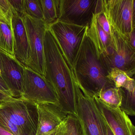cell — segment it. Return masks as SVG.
<instances>
[{
    "label": "cell",
    "mask_w": 135,
    "mask_h": 135,
    "mask_svg": "<svg viewBox=\"0 0 135 135\" xmlns=\"http://www.w3.org/2000/svg\"><path fill=\"white\" fill-rule=\"evenodd\" d=\"M44 49L45 78L55 91L63 110L77 117L75 90L78 83L72 67L49 26L45 33Z\"/></svg>",
    "instance_id": "6da1fadb"
},
{
    "label": "cell",
    "mask_w": 135,
    "mask_h": 135,
    "mask_svg": "<svg viewBox=\"0 0 135 135\" xmlns=\"http://www.w3.org/2000/svg\"><path fill=\"white\" fill-rule=\"evenodd\" d=\"M73 68L80 89L91 96L98 97L102 91L115 87L107 77L109 71L101 57H99L86 31L75 56Z\"/></svg>",
    "instance_id": "7a4b0ae2"
},
{
    "label": "cell",
    "mask_w": 135,
    "mask_h": 135,
    "mask_svg": "<svg viewBox=\"0 0 135 135\" xmlns=\"http://www.w3.org/2000/svg\"><path fill=\"white\" fill-rule=\"evenodd\" d=\"M110 32L111 43L108 54L105 57L101 56L102 60L108 71L116 68L133 78L135 73V49L125 36L112 27H110Z\"/></svg>",
    "instance_id": "3957f363"
},
{
    "label": "cell",
    "mask_w": 135,
    "mask_h": 135,
    "mask_svg": "<svg viewBox=\"0 0 135 135\" xmlns=\"http://www.w3.org/2000/svg\"><path fill=\"white\" fill-rule=\"evenodd\" d=\"M27 34L30 49V58L26 67L45 77V61L44 41L46 31L49 27L44 20L22 16Z\"/></svg>",
    "instance_id": "277c9868"
},
{
    "label": "cell",
    "mask_w": 135,
    "mask_h": 135,
    "mask_svg": "<svg viewBox=\"0 0 135 135\" xmlns=\"http://www.w3.org/2000/svg\"><path fill=\"white\" fill-rule=\"evenodd\" d=\"M75 93L77 117L83 125L86 135H107L106 122L94 97L81 90L78 85Z\"/></svg>",
    "instance_id": "5b68a950"
},
{
    "label": "cell",
    "mask_w": 135,
    "mask_h": 135,
    "mask_svg": "<svg viewBox=\"0 0 135 135\" xmlns=\"http://www.w3.org/2000/svg\"><path fill=\"white\" fill-rule=\"evenodd\" d=\"M102 10L110 27L127 38L135 30V0H101Z\"/></svg>",
    "instance_id": "8992f818"
},
{
    "label": "cell",
    "mask_w": 135,
    "mask_h": 135,
    "mask_svg": "<svg viewBox=\"0 0 135 135\" xmlns=\"http://www.w3.org/2000/svg\"><path fill=\"white\" fill-rule=\"evenodd\" d=\"M20 99L34 105H59L55 91L45 77L25 67L22 91Z\"/></svg>",
    "instance_id": "52a82bcc"
},
{
    "label": "cell",
    "mask_w": 135,
    "mask_h": 135,
    "mask_svg": "<svg viewBox=\"0 0 135 135\" xmlns=\"http://www.w3.org/2000/svg\"><path fill=\"white\" fill-rule=\"evenodd\" d=\"M0 111L18 127L23 135H36L38 121L36 105L15 98L0 106Z\"/></svg>",
    "instance_id": "ba28073f"
},
{
    "label": "cell",
    "mask_w": 135,
    "mask_h": 135,
    "mask_svg": "<svg viewBox=\"0 0 135 135\" xmlns=\"http://www.w3.org/2000/svg\"><path fill=\"white\" fill-rule=\"evenodd\" d=\"M49 26L73 68L75 56L88 26H77L59 20Z\"/></svg>",
    "instance_id": "9c48e42d"
},
{
    "label": "cell",
    "mask_w": 135,
    "mask_h": 135,
    "mask_svg": "<svg viewBox=\"0 0 135 135\" xmlns=\"http://www.w3.org/2000/svg\"><path fill=\"white\" fill-rule=\"evenodd\" d=\"M58 20L89 26L95 14L98 0H58Z\"/></svg>",
    "instance_id": "30bf717a"
},
{
    "label": "cell",
    "mask_w": 135,
    "mask_h": 135,
    "mask_svg": "<svg viewBox=\"0 0 135 135\" xmlns=\"http://www.w3.org/2000/svg\"><path fill=\"white\" fill-rule=\"evenodd\" d=\"M1 77L15 98H20L22 91L24 69L23 65L15 56L0 50Z\"/></svg>",
    "instance_id": "8fae6325"
},
{
    "label": "cell",
    "mask_w": 135,
    "mask_h": 135,
    "mask_svg": "<svg viewBox=\"0 0 135 135\" xmlns=\"http://www.w3.org/2000/svg\"><path fill=\"white\" fill-rule=\"evenodd\" d=\"M38 121L36 135H46L57 130L68 114L59 105L37 104Z\"/></svg>",
    "instance_id": "7c38bea8"
},
{
    "label": "cell",
    "mask_w": 135,
    "mask_h": 135,
    "mask_svg": "<svg viewBox=\"0 0 135 135\" xmlns=\"http://www.w3.org/2000/svg\"><path fill=\"white\" fill-rule=\"evenodd\" d=\"M107 124L114 135H135V127L127 115L120 108H112L94 97Z\"/></svg>",
    "instance_id": "4fadbf2b"
},
{
    "label": "cell",
    "mask_w": 135,
    "mask_h": 135,
    "mask_svg": "<svg viewBox=\"0 0 135 135\" xmlns=\"http://www.w3.org/2000/svg\"><path fill=\"white\" fill-rule=\"evenodd\" d=\"M11 8L12 27L14 37L15 56L26 67L30 60V49L22 16L16 11L12 7Z\"/></svg>",
    "instance_id": "5bb4252c"
},
{
    "label": "cell",
    "mask_w": 135,
    "mask_h": 135,
    "mask_svg": "<svg viewBox=\"0 0 135 135\" xmlns=\"http://www.w3.org/2000/svg\"><path fill=\"white\" fill-rule=\"evenodd\" d=\"M86 34L94 44L99 58L101 56H106L111 43L110 35L106 33L99 26L95 14L90 24L87 27Z\"/></svg>",
    "instance_id": "9a60e30c"
},
{
    "label": "cell",
    "mask_w": 135,
    "mask_h": 135,
    "mask_svg": "<svg viewBox=\"0 0 135 135\" xmlns=\"http://www.w3.org/2000/svg\"><path fill=\"white\" fill-rule=\"evenodd\" d=\"M107 77L114 83L115 87L124 88L129 91H135L134 79L130 78L124 71L116 68L110 69Z\"/></svg>",
    "instance_id": "2e32d148"
},
{
    "label": "cell",
    "mask_w": 135,
    "mask_h": 135,
    "mask_svg": "<svg viewBox=\"0 0 135 135\" xmlns=\"http://www.w3.org/2000/svg\"><path fill=\"white\" fill-rule=\"evenodd\" d=\"M0 50L11 56H15L14 37L12 26L1 22Z\"/></svg>",
    "instance_id": "e0dca14e"
},
{
    "label": "cell",
    "mask_w": 135,
    "mask_h": 135,
    "mask_svg": "<svg viewBox=\"0 0 135 135\" xmlns=\"http://www.w3.org/2000/svg\"><path fill=\"white\" fill-rule=\"evenodd\" d=\"M43 20L49 25L58 20V0H39Z\"/></svg>",
    "instance_id": "ac0fdd59"
},
{
    "label": "cell",
    "mask_w": 135,
    "mask_h": 135,
    "mask_svg": "<svg viewBox=\"0 0 135 135\" xmlns=\"http://www.w3.org/2000/svg\"><path fill=\"white\" fill-rule=\"evenodd\" d=\"M98 98L104 104L111 108H120L121 104L122 97L120 88H110L102 91Z\"/></svg>",
    "instance_id": "d6986e66"
},
{
    "label": "cell",
    "mask_w": 135,
    "mask_h": 135,
    "mask_svg": "<svg viewBox=\"0 0 135 135\" xmlns=\"http://www.w3.org/2000/svg\"><path fill=\"white\" fill-rule=\"evenodd\" d=\"M64 124V135H86L83 125L76 116L68 114Z\"/></svg>",
    "instance_id": "ffe728a7"
},
{
    "label": "cell",
    "mask_w": 135,
    "mask_h": 135,
    "mask_svg": "<svg viewBox=\"0 0 135 135\" xmlns=\"http://www.w3.org/2000/svg\"><path fill=\"white\" fill-rule=\"evenodd\" d=\"M121 92L122 102L120 108L127 115H135V91H129L120 88Z\"/></svg>",
    "instance_id": "44dd1931"
},
{
    "label": "cell",
    "mask_w": 135,
    "mask_h": 135,
    "mask_svg": "<svg viewBox=\"0 0 135 135\" xmlns=\"http://www.w3.org/2000/svg\"><path fill=\"white\" fill-rule=\"evenodd\" d=\"M24 15L43 20L41 7L39 0H23Z\"/></svg>",
    "instance_id": "7402d4cb"
},
{
    "label": "cell",
    "mask_w": 135,
    "mask_h": 135,
    "mask_svg": "<svg viewBox=\"0 0 135 135\" xmlns=\"http://www.w3.org/2000/svg\"><path fill=\"white\" fill-rule=\"evenodd\" d=\"M0 126L13 135H23L18 127L1 111Z\"/></svg>",
    "instance_id": "603a6c76"
},
{
    "label": "cell",
    "mask_w": 135,
    "mask_h": 135,
    "mask_svg": "<svg viewBox=\"0 0 135 135\" xmlns=\"http://www.w3.org/2000/svg\"><path fill=\"white\" fill-rule=\"evenodd\" d=\"M95 15H96L97 21L99 26L106 33L110 35V27L109 25L102 10L98 14Z\"/></svg>",
    "instance_id": "cb8c5ba5"
},
{
    "label": "cell",
    "mask_w": 135,
    "mask_h": 135,
    "mask_svg": "<svg viewBox=\"0 0 135 135\" xmlns=\"http://www.w3.org/2000/svg\"><path fill=\"white\" fill-rule=\"evenodd\" d=\"M12 8L20 15H24L23 0H8Z\"/></svg>",
    "instance_id": "d4e9b609"
},
{
    "label": "cell",
    "mask_w": 135,
    "mask_h": 135,
    "mask_svg": "<svg viewBox=\"0 0 135 135\" xmlns=\"http://www.w3.org/2000/svg\"><path fill=\"white\" fill-rule=\"evenodd\" d=\"M15 98L8 94L0 91V106L7 102Z\"/></svg>",
    "instance_id": "484cf974"
},
{
    "label": "cell",
    "mask_w": 135,
    "mask_h": 135,
    "mask_svg": "<svg viewBox=\"0 0 135 135\" xmlns=\"http://www.w3.org/2000/svg\"><path fill=\"white\" fill-rule=\"evenodd\" d=\"M0 91H3L12 97L9 88L1 77V75H0Z\"/></svg>",
    "instance_id": "4316f807"
},
{
    "label": "cell",
    "mask_w": 135,
    "mask_h": 135,
    "mask_svg": "<svg viewBox=\"0 0 135 135\" xmlns=\"http://www.w3.org/2000/svg\"><path fill=\"white\" fill-rule=\"evenodd\" d=\"M127 38L132 47L135 49V30H133L129 34Z\"/></svg>",
    "instance_id": "83f0119b"
},
{
    "label": "cell",
    "mask_w": 135,
    "mask_h": 135,
    "mask_svg": "<svg viewBox=\"0 0 135 135\" xmlns=\"http://www.w3.org/2000/svg\"><path fill=\"white\" fill-rule=\"evenodd\" d=\"M64 122L59 126L56 132L55 135H64Z\"/></svg>",
    "instance_id": "f1b7e54d"
},
{
    "label": "cell",
    "mask_w": 135,
    "mask_h": 135,
    "mask_svg": "<svg viewBox=\"0 0 135 135\" xmlns=\"http://www.w3.org/2000/svg\"><path fill=\"white\" fill-rule=\"evenodd\" d=\"M0 22L7 23V24H8V25L11 26L8 23V22L7 20L6 17L4 16L3 12H2L1 8H0Z\"/></svg>",
    "instance_id": "f546056e"
},
{
    "label": "cell",
    "mask_w": 135,
    "mask_h": 135,
    "mask_svg": "<svg viewBox=\"0 0 135 135\" xmlns=\"http://www.w3.org/2000/svg\"><path fill=\"white\" fill-rule=\"evenodd\" d=\"M0 135H13L0 126Z\"/></svg>",
    "instance_id": "4dcf8cb0"
},
{
    "label": "cell",
    "mask_w": 135,
    "mask_h": 135,
    "mask_svg": "<svg viewBox=\"0 0 135 135\" xmlns=\"http://www.w3.org/2000/svg\"><path fill=\"white\" fill-rule=\"evenodd\" d=\"M107 135H114L111 129L109 127L107 124Z\"/></svg>",
    "instance_id": "1f68e13d"
},
{
    "label": "cell",
    "mask_w": 135,
    "mask_h": 135,
    "mask_svg": "<svg viewBox=\"0 0 135 135\" xmlns=\"http://www.w3.org/2000/svg\"><path fill=\"white\" fill-rule=\"evenodd\" d=\"M57 129V130H55V131H53V132H52L50 133H49V134H48L46 135H55Z\"/></svg>",
    "instance_id": "d6a6232c"
},
{
    "label": "cell",
    "mask_w": 135,
    "mask_h": 135,
    "mask_svg": "<svg viewBox=\"0 0 135 135\" xmlns=\"http://www.w3.org/2000/svg\"><path fill=\"white\" fill-rule=\"evenodd\" d=\"M1 67V56H0V69Z\"/></svg>",
    "instance_id": "836d02e7"
},
{
    "label": "cell",
    "mask_w": 135,
    "mask_h": 135,
    "mask_svg": "<svg viewBox=\"0 0 135 135\" xmlns=\"http://www.w3.org/2000/svg\"><path fill=\"white\" fill-rule=\"evenodd\" d=\"M1 69H0V75H1Z\"/></svg>",
    "instance_id": "e575fe53"
}]
</instances>
